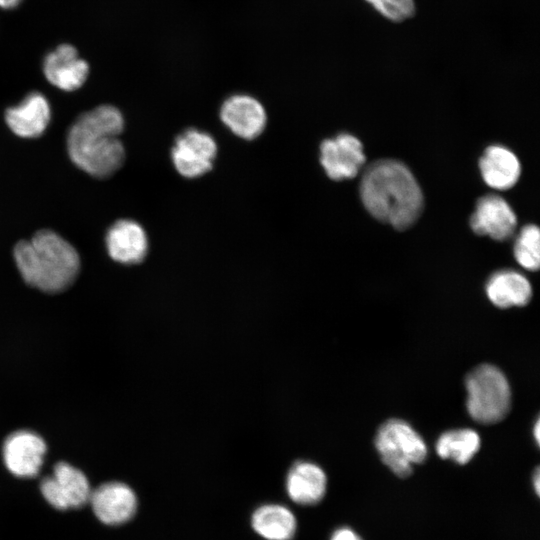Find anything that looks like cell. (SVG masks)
Returning a JSON list of instances; mask_svg holds the SVG:
<instances>
[{"label": "cell", "mask_w": 540, "mask_h": 540, "mask_svg": "<svg viewBox=\"0 0 540 540\" xmlns=\"http://www.w3.org/2000/svg\"><path fill=\"white\" fill-rule=\"evenodd\" d=\"M532 480H533V487H534V490H535V493L536 495H539V490H540V472H539V469L537 468L534 472V475L532 477Z\"/></svg>", "instance_id": "obj_25"}, {"label": "cell", "mask_w": 540, "mask_h": 540, "mask_svg": "<svg viewBox=\"0 0 540 540\" xmlns=\"http://www.w3.org/2000/svg\"><path fill=\"white\" fill-rule=\"evenodd\" d=\"M40 490L46 501L58 510L79 508L89 501L91 494L85 474L65 462L54 466L53 474L42 480Z\"/></svg>", "instance_id": "obj_7"}, {"label": "cell", "mask_w": 540, "mask_h": 540, "mask_svg": "<svg viewBox=\"0 0 540 540\" xmlns=\"http://www.w3.org/2000/svg\"><path fill=\"white\" fill-rule=\"evenodd\" d=\"M123 129L124 118L112 105H101L82 113L67 136L71 160L93 177L112 176L125 160V149L118 138Z\"/></svg>", "instance_id": "obj_2"}, {"label": "cell", "mask_w": 540, "mask_h": 540, "mask_svg": "<svg viewBox=\"0 0 540 540\" xmlns=\"http://www.w3.org/2000/svg\"><path fill=\"white\" fill-rule=\"evenodd\" d=\"M479 169L485 183L497 190H507L514 186L521 171L516 155L499 145L485 149L479 160Z\"/></svg>", "instance_id": "obj_17"}, {"label": "cell", "mask_w": 540, "mask_h": 540, "mask_svg": "<svg viewBox=\"0 0 540 540\" xmlns=\"http://www.w3.org/2000/svg\"><path fill=\"white\" fill-rule=\"evenodd\" d=\"M17 268L27 284L47 293L69 288L80 271L76 249L52 230H40L14 247Z\"/></svg>", "instance_id": "obj_3"}, {"label": "cell", "mask_w": 540, "mask_h": 540, "mask_svg": "<svg viewBox=\"0 0 540 540\" xmlns=\"http://www.w3.org/2000/svg\"><path fill=\"white\" fill-rule=\"evenodd\" d=\"M375 10L385 18L402 22L414 15V0H366Z\"/></svg>", "instance_id": "obj_22"}, {"label": "cell", "mask_w": 540, "mask_h": 540, "mask_svg": "<svg viewBox=\"0 0 540 540\" xmlns=\"http://www.w3.org/2000/svg\"><path fill=\"white\" fill-rule=\"evenodd\" d=\"M327 476L317 464L298 461L292 465L286 477L289 498L300 505H315L325 496Z\"/></svg>", "instance_id": "obj_16"}, {"label": "cell", "mask_w": 540, "mask_h": 540, "mask_svg": "<svg viewBox=\"0 0 540 540\" xmlns=\"http://www.w3.org/2000/svg\"><path fill=\"white\" fill-rule=\"evenodd\" d=\"M364 162L362 143L351 134L341 133L320 145V163L332 180L354 178Z\"/></svg>", "instance_id": "obj_8"}, {"label": "cell", "mask_w": 540, "mask_h": 540, "mask_svg": "<svg viewBox=\"0 0 540 540\" xmlns=\"http://www.w3.org/2000/svg\"><path fill=\"white\" fill-rule=\"evenodd\" d=\"M360 197L374 218L398 230L412 226L423 209L415 177L402 162L392 159L377 160L365 169Z\"/></svg>", "instance_id": "obj_1"}, {"label": "cell", "mask_w": 540, "mask_h": 540, "mask_svg": "<svg viewBox=\"0 0 540 540\" xmlns=\"http://www.w3.org/2000/svg\"><path fill=\"white\" fill-rule=\"evenodd\" d=\"M22 0H0V7L4 9H11L19 5Z\"/></svg>", "instance_id": "obj_24"}, {"label": "cell", "mask_w": 540, "mask_h": 540, "mask_svg": "<svg viewBox=\"0 0 540 540\" xmlns=\"http://www.w3.org/2000/svg\"><path fill=\"white\" fill-rule=\"evenodd\" d=\"M254 531L265 540H291L297 529L294 514L280 504L258 507L251 518Z\"/></svg>", "instance_id": "obj_19"}, {"label": "cell", "mask_w": 540, "mask_h": 540, "mask_svg": "<svg viewBox=\"0 0 540 540\" xmlns=\"http://www.w3.org/2000/svg\"><path fill=\"white\" fill-rule=\"evenodd\" d=\"M43 71L51 84L64 91H73L84 84L89 66L79 57L75 47L62 44L47 54Z\"/></svg>", "instance_id": "obj_13"}, {"label": "cell", "mask_w": 540, "mask_h": 540, "mask_svg": "<svg viewBox=\"0 0 540 540\" xmlns=\"http://www.w3.org/2000/svg\"><path fill=\"white\" fill-rule=\"evenodd\" d=\"M217 154L214 138L195 128L182 132L171 150L172 162L177 172L186 178L204 175L213 167Z\"/></svg>", "instance_id": "obj_6"}, {"label": "cell", "mask_w": 540, "mask_h": 540, "mask_svg": "<svg viewBox=\"0 0 540 540\" xmlns=\"http://www.w3.org/2000/svg\"><path fill=\"white\" fill-rule=\"evenodd\" d=\"M329 540H364L363 537L349 526H341L335 529Z\"/></svg>", "instance_id": "obj_23"}, {"label": "cell", "mask_w": 540, "mask_h": 540, "mask_svg": "<svg viewBox=\"0 0 540 540\" xmlns=\"http://www.w3.org/2000/svg\"><path fill=\"white\" fill-rule=\"evenodd\" d=\"M540 238L536 225L523 227L514 244V256L517 262L527 270L536 271L540 265Z\"/></svg>", "instance_id": "obj_21"}, {"label": "cell", "mask_w": 540, "mask_h": 540, "mask_svg": "<svg viewBox=\"0 0 540 540\" xmlns=\"http://www.w3.org/2000/svg\"><path fill=\"white\" fill-rule=\"evenodd\" d=\"M89 501L96 517L107 525L129 521L137 510L134 491L122 482H107L91 491Z\"/></svg>", "instance_id": "obj_11"}, {"label": "cell", "mask_w": 540, "mask_h": 540, "mask_svg": "<svg viewBox=\"0 0 540 540\" xmlns=\"http://www.w3.org/2000/svg\"><path fill=\"white\" fill-rule=\"evenodd\" d=\"M539 427H540V423H539V420H537L536 423H535V427H534V436H535V441L537 443H539V439H540V437H539V433H540Z\"/></svg>", "instance_id": "obj_26"}, {"label": "cell", "mask_w": 540, "mask_h": 540, "mask_svg": "<svg viewBox=\"0 0 540 540\" xmlns=\"http://www.w3.org/2000/svg\"><path fill=\"white\" fill-rule=\"evenodd\" d=\"M51 118L49 103L38 92L28 94L19 105L5 112L8 127L17 136L36 138L46 130Z\"/></svg>", "instance_id": "obj_15"}, {"label": "cell", "mask_w": 540, "mask_h": 540, "mask_svg": "<svg viewBox=\"0 0 540 540\" xmlns=\"http://www.w3.org/2000/svg\"><path fill=\"white\" fill-rule=\"evenodd\" d=\"M486 294L498 308L521 307L531 300L532 287L522 274L513 270H501L489 278Z\"/></svg>", "instance_id": "obj_18"}, {"label": "cell", "mask_w": 540, "mask_h": 540, "mask_svg": "<svg viewBox=\"0 0 540 540\" xmlns=\"http://www.w3.org/2000/svg\"><path fill=\"white\" fill-rule=\"evenodd\" d=\"M480 448V437L472 429L444 432L436 442V451L442 459L464 465L471 461Z\"/></svg>", "instance_id": "obj_20"}, {"label": "cell", "mask_w": 540, "mask_h": 540, "mask_svg": "<svg viewBox=\"0 0 540 540\" xmlns=\"http://www.w3.org/2000/svg\"><path fill=\"white\" fill-rule=\"evenodd\" d=\"M106 247L114 261L127 265L138 264L148 253V237L139 223L121 219L109 228Z\"/></svg>", "instance_id": "obj_14"}, {"label": "cell", "mask_w": 540, "mask_h": 540, "mask_svg": "<svg viewBox=\"0 0 540 540\" xmlns=\"http://www.w3.org/2000/svg\"><path fill=\"white\" fill-rule=\"evenodd\" d=\"M517 218L509 204L498 195L478 199L470 218L474 233L486 235L497 241L510 238L516 228Z\"/></svg>", "instance_id": "obj_12"}, {"label": "cell", "mask_w": 540, "mask_h": 540, "mask_svg": "<svg viewBox=\"0 0 540 540\" xmlns=\"http://www.w3.org/2000/svg\"><path fill=\"white\" fill-rule=\"evenodd\" d=\"M467 410L480 424L503 420L511 408V389L504 373L491 364L474 368L466 377Z\"/></svg>", "instance_id": "obj_4"}, {"label": "cell", "mask_w": 540, "mask_h": 540, "mask_svg": "<svg viewBox=\"0 0 540 540\" xmlns=\"http://www.w3.org/2000/svg\"><path fill=\"white\" fill-rule=\"evenodd\" d=\"M375 447L382 462L400 478L413 472V466L422 464L428 455L424 439L407 422L389 419L378 429Z\"/></svg>", "instance_id": "obj_5"}, {"label": "cell", "mask_w": 540, "mask_h": 540, "mask_svg": "<svg viewBox=\"0 0 540 540\" xmlns=\"http://www.w3.org/2000/svg\"><path fill=\"white\" fill-rule=\"evenodd\" d=\"M45 453L43 438L27 430L10 434L3 445V459L7 469L21 478H32L39 473Z\"/></svg>", "instance_id": "obj_9"}, {"label": "cell", "mask_w": 540, "mask_h": 540, "mask_svg": "<svg viewBox=\"0 0 540 540\" xmlns=\"http://www.w3.org/2000/svg\"><path fill=\"white\" fill-rule=\"evenodd\" d=\"M220 118L232 133L245 140L260 136L267 123L263 105L247 94L229 96L221 105Z\"/></svg>", "instance_id": "obj_10"}]
</instances>
